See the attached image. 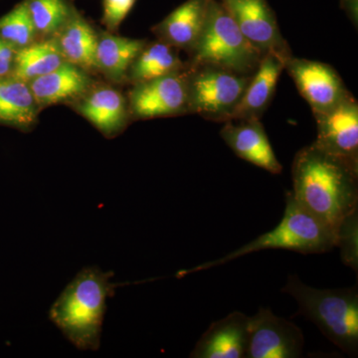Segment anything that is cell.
Listing matches in <instances>:
<instances>
[{"label":"cell","mask_w":358,"mask_h":358,"mask_svg":"<svg viewBox=\"0 0 358 358\" xmlns=\"http://www.w3.org/2000/svg\"><path fill=\"white\" fill-rule=\"evenodd\" d=\"M292 179L294 200L334 235L358 211V164L313 143L296 152Z\"/></svg>","instance_id":"cell-1"},{"label":"cell","mask_w":358,"mask_h":358,"mask_svg":"<svg viewBox=\"0 0 358 358\" xmlns=\"http://www.w3.org/2000/svg\"><path fill=\"white\" fill-rule=\"evenodd\" d=\"M113 275L100 268H84L49 310V319L78 350L100 348L107 300L117 286L110 281Z\"/></svg>","instance_id":"cell-2"},{"label":"cell","mask_w":358,"mask_h":358,"mask_svg":"<svg viewBox=\"0 0 358 358\" xmlns=\"http://www.w3.org/2000/svg\"><path fill=\"white\" fill-rule=\"evenodd\" d=\"M282 293L293 296L299 313L350 357L358 355V289H317L289 275Z\"/></svg>","instance_id":"cell-3"},{"label":"cell","mask_w":358,"mask_h":358,"mask_svg":"<svg viewBox=\"0 0 358 358\" xmlns=\"http://www.w3.org/2000/svg\"><path fill=\"white\" fill-rule=\"evenodd\" d=\"M336 248V235L326 226L313 218L294 200L292 192L287 193L286 207L281 222L274 229L256 238L241 248L220 259L181 271L178 277L192 275L200 271L219 267L248 254L265 250H288L301 254H322Z\"/></svg>","instance_id":"cell-4"},{"label":"cell","mask_w":358,"mask_h":358,"mask_svg":"<svg viewBox=\"0 0 358 358\" xmlns=\"http://www.w3.org/2000/svg\"><path fill=\"white\" fill-rule=\"evenodd\" d=\"M190 53L192 66H214L244 75H253L263 57L220 0L209 1L203 29Z\"/></svg>","instance_id":"cell-5"},{"label":"cell","mask_w":358,"mask_h":358,"mask_svg":"<svg viewBox=\"0 0 358 358\" xmlns=\"http://www.w3.org/2000/svg\"><path fill=\"white\" fill-rule=\"evenodd\" d=\"M251 77L214 66H190L189 112L213 122L230 121Z\"/></svg>","instance_id":"cell-6"},{"label":"cell","mask_w":358,"mask_h":358,"mask_svg":"<svg viewBox=\"0 0 358 358\" xmlns=\"http://www.w3.org/2000/svg\"><path fill=\"white\" fill-rule=\"evenodd\" d=\"M190 66L164 76L134 84L129 93V110L136 119L171 117L189 112L188 81Z\"/></svg>","instance_id":"cell-7"},{"label":"cell","mask_w":358,"mask_h":358,"mask_svg":"<svg viewBox=\"0 0 358 358\" xmlns=\"http://www.w3.org/2000/svg\"><path fill=\"white\" fill-rule=\"evenodd\" d=\"M305 338L298 326L278 317L270 308H260L250 317L248 348L245 358L303 357Z\"/></svg>","instance_id":"cell-8"},{"label":"cell","mask_w":358,"mask_h":358,"mask_svg":"<svg viewBox=\"0 0 358 358\" xmlns=\"http://www.w3.org/2000/svg\"><path fill=\"white\" fill-rule=\"evenodd\" d=\"M313 115L333 109L350 95L338 73L326 63L292 56L285 65Z\"/></svg>","instance_id":"cell-9"},{"label":"cell","mask_w":358,"mask_h":358,"mask_svg":"<svg viewBox=\"0 0 358 358\" xmlns=\"http://www.w3.org/2000/svg\"><path fill=\"white\" fill-rule=\"evenodd\" d=\"M245 38L263 55L268 52L285 59L292 57L282 38L277 18L267 0H220Z\"/></svg>","instance_id":"cell-10"},{"label":"cell","mask_w":358,"mask_h":358,"mask_svg":"<svg viewBox=\"0 0 358 358\" xmlns=\"http://www.w3.org/2000/svg\"><path fill=\"white\" fill-rule=\"evenodd\" d=\"M317 136L313 141L331 154L358 164V103L350 94L324 114L315 115Z\"/></svg>","instance_id":"cell-11"},{"label":"cell","mask_w":358,"mask_h":358,"mask_svg":"<svg viewBox=\"0 0 358 358\" xmlns=\"http://www.w3.org/2000/svg\"><path fill=\"white\" fill-rule=\"evenodd\" d=\"M226 145L240 159L261 167L270 173L280 174L282 166L260 120H233L225 122L220 131Z\"/></svg>","instance_id":"cell-12"},{"label":"cell","mask_w":358,"mask_h":358,"mask_svg":"<svg viewBox=\"0 0 358 358\" xmlns=\"http://www.w3.org/2000/svg\"><path fill=\"white\" fill-rule=\"evenodd\" d=\"M250 317L233 312L212 322L197 341L190 357L245 358L248 348Z\"/></svg>","instance_id":"cell-13"},{"label":"cell","mask_w":358,"mask_h":358,"mask_svg":"<svg viewBox=\"0 0 358 358\" xmlns=\"http://www.w3.org/2000/svg\"><path fill=\"white\" fill-rule=\"evenodd\" d=\"M76 110L107 138L121 133L128 122L126 99L110 86H92L80 96Z\"/></svg>","instance_id":"cell-14"},{"label":"cell","mask_w":358,"mask_h":358,"mask_svg":"<svg viewBox=\"0 0 358 358\" xmlns=\"http://www.w3.org/2000/svg\"><path fill=\"white\" fill-rule=\"evenodd\" d=\"M288 59L273 52L263 55L230 121L261 119L274 96L280 75Z\"/></svg>","instance_id":"cell-15"},{"label":"cell","mask_w":358,"mask_h":358,"mask_svg":"<svg viewBox=\"0 0 358 358\" xmlns=\"http://www.w3.org/2000/svg\"><path fill=\"white\" fill-rule=\"evenodd\" d=\"M28 83L40 108L79 99L93 86L87 71L67 61Z\"/></svg>","instance_id":"cell-16"},{"label":"cell","mask_w":358,"mask_h":358,"mask_svg":"<svg viewBox=\"0 0 358 358\" xmlns=\"http://www.w3.org/2000/svg\"><path fill=\"white\" fill-rule=\"evenodd\" d=\"M210 0H186L176 7L154 31L160 41L176 49L192 51L203 29L207 7Z\"/></svg>","instance_id":"cell-17"},{"label":"cell","mask_w":358,"mask_h":358,"mask_svg":"<svg viewBox=\"0 0 358 358\" xmlns=\"http://www.w3.org/2000/svg\"><path fill=\"white\" fill-rule=\"evenodd\" d=\"M39 105L29 83L13 74L0 76V124L29 131L37 122Z\"/></svg>","instance_id":"cell-18"},{"label":"cell","mask_w":358,"mask_h":358,"mask_svg":"<svg viewBox=\"0 0 358 358\" xmlns=\"http://www.w3.org/2000/svg\"><path fill=\"white\" fill-rule=\"evenodd\" d=\"M65 61L87 72L96 70L98 34L77 10L54 36Z\"/></svg>","instance_id":"cell-19"},{"label":"cell","mask_w":358,"mask_h":358,"mask_svg":"<svg viewBox=\"0 0 358 358\" xmlns=\"http://www.w3.org/2000/svg\"><path fill=\"white\" fill-rule=\"evenodd\" d=\"M147 45L145 40L115 36L110 33L98 35L96 67L115 83L128 78L129 68Z\"/></svg>","instance_id":"cell-20"},{"label":"cell","mask_w":358,"mask_h":358,"mask_svg":"<svg viewBox=\"0 0 358 358\" xmlns=\"http://www.w3.org/2000/svg\"><path fill=\"white\" fill-rule=\"evenodd\" d=\"M64 62L55 38H43L16 52L13 75L28 83L57 69Z\"/></svg>","instance_id":"cell-21"},{"label":"cell","mask_w":358,"mask_h":358,"mask_svg":"<svg viewBox=\"0 0 358 358\" xmlns=\"http://www.w3.org/2000/svg\"><path fill=\"white\" fill-rule=\"evenodd\" d=\"M185 68L176 49L159 41L143 47L129 68L128 78L134 84H138Z\"/></svg>","instance_id":"cell-22"},{"label":"cell","mask_w":358,"mask_h":358,"mask_svg":"<svg viewBox=\"0 0 358 358\" xmlns=\"http://www.w3.org/2000/svg\"><path fill=\"white\" fill-rule=\"evenodd\" d=\"M37 34L55 36L76 8L72 0H24Z\"/></svg>","instance_id":"cell-23"},{"label":"cell","mask_w":358,"mask_h":358,"mask_svg":"<svg viewBox=\"0 0 358 358\" xmlns=\"http://www.w3.org/2000/svg\"><path fill=\"white\" fill-rule=\"evenodd\" d=\"M37 34L24 0L0 17V38L16 50L36 41Z\"/></svg>","instance_id":"cell-24"},{"label":"cell","mask_w":358,"mask_h":358,"mask_svg":"<svg viewBox=\"0 0 358 358\" xmlns=\"http://www.w3.org/2000/svg\"><path fill=\"white\" fill-rule=\"evenodd\" d=\"M336 247L341 250L345 266L358 271V211L350 214L339 226L336 234Z\"/></svg>","instance_id":"cell-25"},{"label":"cell","mask_w":358,"mask_h":358,"mask_svg":"<svg viewBox=\"0 0 358 358\" xmlns=\"http://www.w3.org/2000/svg\"><path fill=\"white\" fill-rule=\"evenodd\" d=\"M138 0H103V24L110 32L117 31Z\"/></svg>","instance_id":"cell-26"},{"label":"cell","mask_w":358,"mask_h":358,"mask_svg":"<svg viewBox=\"0 0 358 358\" xmlns=\"http://www.w3.org/2000/svg\"><path fill=\"white\" fill-rule=\"evenodd\" d=\"M16 52L13 46L0 38V76L13 74Z\"/></svg>","instance_id":"cell-27"}]
</instances>
